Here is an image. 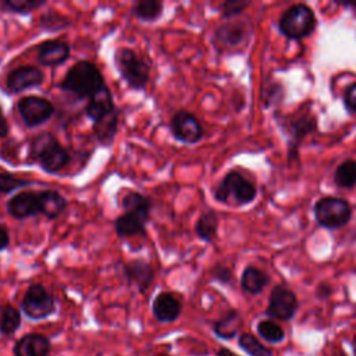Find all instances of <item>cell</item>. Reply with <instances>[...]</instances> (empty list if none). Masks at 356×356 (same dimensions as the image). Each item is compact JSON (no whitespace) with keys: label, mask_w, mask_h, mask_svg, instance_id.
<instances>
[{"label":"cell","mask_w":356,"mask_h":356,"mask_svg":"<svg viewBox=\"0 0 356 356\" xmlns=\"http://www.w3.org/2000/svg\"><path fill=\"white\" fill-rule=\"evenodd\" d=\"M182 312L181 300L168 291L159 292L152 300V313L159 323H174Z\"/></svg>","instance_id":"14"},{"label":"cell","mask_w":356,"mask_h":356,"mask_svg":"<svg viewBox=\"0 0 356 356\" xmlns=\"http://www.w3.org/2000/svg\"><path fill=\"white\" fill-rule=\"evenodd\" d=\"M15 108L21 121L28 128H36L39 125H43L53 117L56 111L54 104L49 99L38 95H28L21 97L17 102Z\"/></svg>","instance_id":"8"},{"label":"cell","mask_w":356,"mask_h":356,"mask_svg":"<svg viewBox=\"0 0 356 356\" xmlns=\"http://www.w3.org/2000/svg\"><path fill=\"white\" fill-rule=\"evenodd\" d=\"M334 182L337 186L345 189L356 186V160H346L341 163L335 170Z\"/></svg>","instance_id":"31"},{"label":"cell","mask_w":356,"mask_h":356,"mask_svg":"<svg viewBox=\"0 0 356 356\" xmlns=\"http://www.w3.org/2000/svg\"><path fill=\"white\" fill-rule=\"evenodd\" d=\"M122 274L129 285H135L140 293H145L154 280V268L142 259H134L122 264Z\"/></svg>","instance_id":"12"},{"label":"cell","mask_w":356,"mask_h":356,"mask_svg":"<svg viewBox=\"0 0 356 356\" xmlns=\"http://www.w3.org/2000/svg\"><path fill=\"white\" fill-rule=\"evenodd\" d=\"M154 356H171V355L167 353V352H159V353H156Z\"/></svg>","instance_id":"41"},{"label":"cell","mask_w":356,"mask_h":356,"mask_svg":"<svg viewBox=\"0 0 356 356\" xmlns=\"http://www.w3.org/2000/svg\"><path fill=\"white\" fill-rule=\"evenodd\" d=\"M106 85L102 71L88 60H79L68 68L58 88L74 95L76 99H89Z\"/></svg>","instance_id":"2"},{"label":"cell","mask_w":356,"mask_h":356,"mask_svg":"<svg viewBox=\"0 0 356 356\" xmlns=\"http://www.w3.org/2000/svg\"><path fill=\"white\" fill-rule=\"evenodd\" d=\"M21 310L13 305H4L0 309V334L4 337L14 335L21 327Z\"/></svg>","instance_id":"28"},{"label":"cell","mask_w":356,"mask_h":356,"mask_svg":"<svg viewBox=\"0 0 356 356\" xmlns=\"http://www.w3.org/2000/svg\"><path fill=\"white\" fill-rule=\"evenodd\" d=\"M6 209H7V213L17 220L35 217L40 214L38 193L32 191H21L14 196H11L10 200H7Z\"/></svg>","instance_id":"15"},{"label":"cell","mask_w":356,"mask_h":356,"mask_svg":"<svg viewBox=\"0 0 356 356\" xmlns=\"http://www.w3.org/2000/svg\"><path fill=\"white\" fill-rule=\"evenodd\" d=\"M39 202V211L49 220L58 218L67 209L68 200L64 195L54 189H43L36 192Z\"/></svg>","instance_id":"18"},{"label":"cell","mask_w":356,"mask_h":356,"mask_svg":"<svg viewBox=\"0 0 356 356\" xmlns=\"http://www.w3.org/2000/svg\"><path fill=\"white\" fill-rule=\"evenodd\" d=\"M114 65L122 81L132 90H145L150 79V64L129 47L114 51Z\"/></svg>","instance_id":"3"},{"label":"cell","mask_w":356,"mask_h":356,"mask_svg":"<svg viewBox=\"0 0 356 356\" xmlns=\"http://www.w3.org/2000/svg\"><path fill=\"white\" fill-rule=\"evenodd\" d=\"M32 184H33L32 181L19 178V177H17L11 172H7V171L0 172V193L1 195L13 193V192H15L18 189H22L25 186H29Z\"/></svg>","instance_id":"34"},{"label":"cell","mask_w":356,"mask_h":356,"mask_svg":"<svg viewBox=\"0 0 356 356\" xmlns=\"http://www.w3.org/2000/svg\"><path fill=\"white\" fill-rule=\"evenodd\" d=\"M335 356H348L345 352H342V350H339V352H337V355Z\"/></svg>","instance_id":"42"},{"label":"cell","mask_w":356,"mask_h":356,"mask_svg":"<svg viewBox=\"0 0 356 356\" xmlns=\"http://www.w3.org/2000/svg\"><path fill=\"white\" fill-rule=\"evenodd\" d=\"M343 103H345V107L352 111V113H356V82L349 85L348 89L345 90V95H343Z\"/></svg>","instance_id":"36"},{"label":"cell","mask_w":356,"mask_h":356,"mask_svg":"<svg viewBox=\"0 0 356 356\" xmlns=\"http://www.w3.org/2000/svg\"><path fill=\"white\" fill-rule=\"evenodd\" d=\"M238 345L249 356H273L271 349L263 345L254 335L250 332H242L238 337Z\"/></svg>","instance_id":"32"},{"label":"cell","mask_w":356,"mask_h":356,"mask_svg":"<svg viewBox=\"0 0 356 356\" xmlns=\"http://www.w3.org/2000/svg\"><path fill=\"white\" fill-rule=\"evenodd\" d=\"M218 229V217L213 210L204 211L199 216L195 222V234L203 242H214L217 238Z\"/></svg>","instance_id":"24"},{"label":"cell","mask_w":356,"mask_h":356,"mask_svg":"<svg viewBox=\"0 0 356 356\" xmlns=\"http://www.w3.org/2000/svg\"><path fill=\"white\" fill-rule=\"evenodd\" d=\"M118 121H120V110L115 108L114 111L108 113L99 121L92 124V131L95 139L102 146H110L115 138L118 131Z\"/></svg>","instance_id":"20"},{"label":"cell","mask_w":356,"mask_h":356,"mask_svg":"<svg viewBox=\"0 0 356 356\" xmlns=\"http://www.w3.org/2000/svg\"><path fill=\"white\" fill-rule=\"evenodd\" d=\"M146 224L143 220H140L136 216L122 213L114 220V231L118 238L127 239V238H136V236H147Z\"/></svg>","instance_id":"21"},{"label":"cell","mask_w":356,"mask_h":356,"mask_svg":"<svg viewBox=\"0 0 356 356\" xmlns=\"http://www.w3.org/2000/svg\"><path fill=\"white\" fill-rule=\"evenodd\" d=\"M267 284H268V277L261 270L252 266L243 270L241 277V286L245 292L252 295L260 293Z\"/></svg>","instance_id":"26"},{"label":"cell","mask_w":356,"mask_h":356,"mask_svg":"<svg viewBox=\"0 0 356 356\" xmlns=\"http://www.w3.org/2000/svg\"><path fill=\"white\" fill-rule=\"evenodd\" d=\"M314 129H316V118L309 114L302 115L300 118L292 122V140H291V149H289L291 157L296 156L299 143L303 140L306 135H309Z\"/></svg>","instance_id":"27"},{"label":"cell","mask_w":356,"mask_h":356,"mask_svg":"<svg viewBox=\"0 0 356 356\" xmlns=\"http://www.w3.org/2000/svg\"><path fill=\"white\" fill-rule=\"evenodd\" d=\"M44 81V72L36 65H21L6 75V90L10 95H18L28 89L38 88Z\"/></svg>","instance_id":"10"},{"label":"cell","mask_w":356,"mask_h":356,"mask_svg":"<svg viewBox=\"0 0 356 356\" xmlns=\"http://www.w3.org/2000/svg\"><path fill=\"white\" fill-rule=\"evenodd\" d=\"M47 4L46 0H3L0 1V8L4 13L28 15Z\"/></svg>","instance_id":"30"},{"label":"cell","mask_w":356,"mask_h":356,"mask_svg":"<svg viewBox=\"0 0 356 356\" xmlns=\"http://www.w3.org/2000/svg\"><path fill=\"white\" fill-rule=\"evenodd\" d=\"M213 278L221 284H229L232 280V271L225 266H216L213 270Z\"/></svg>","instance_id":"37"},{"label":"cell","mask_w":356,"mask_h":356,"mask_svg":"<svg viewBox=\"0 0 356 356\" xmlns=\"http://www.w3.org/2000/svg\"><path fill=\"white\" fill-rule=\"evenodd\" d=\"M124 213L132 214L147 222L152 216V200L138 191H127L121 199Z\"/></svg>","instance_id":"19"},{"label":"cell","mask_w":356,"mask_h":356,"mask_svg":"<svg viewBox=\"0 0 356 356\" xmlns=\"http://www.w3.org/2000/svg\"><path fill=\"white\" fill-rule=\"evenodd\" d=\"M117 108L115 103H114V99H113V93L111 90L108 89L107 83L100 88L92 97H89L86 100V104H85V115L93 122L99 121L100 118H103L104 115H107L108 113L114 111Z\"/></svg>","instance_id":"17"},{"label":"cell","mask_w":356,"mask_h":356,"mask_svg":"<svg viewBox=\"0 0 356 356\" xmlns=\"http://www.w3.org/2000/svg\"><path fill=\"white\" fill-rule=\"evenodd\" d=\"M38 26L42 31L58 32V31H64V29L70 28L71 21L64 14H61L56 10H49V11L42 13V15L39 17V21H38Z\"/></svg>","instance_id":"29"},{"label":"cell","mask_w":356,"mask_h":356,"mask_svg":"<svg viewBox=\"0 0 356 356\" xmlns=\"http://www.w3.org/2000/svg\"><path fill=\"white\" fill-rule=\"evenodd\" d=\"M51 352L50 339L39 332H28L15 341L14 356H49Z\"/></svg>","instance_id":"16"},{"label":"cell","mask_w":356,"mask_h":356,"mask_svg":"<svg viewBox=\"0 0 356 356\" xmlns=\"http://www.w3.org/2000/svg\"><path fill=\"white\" fill-rule=\"evenodd\" d=\"M256 330H257V334L264 341H267L270 343H278V342L284 341V338H285V332H284L282 327L271 318L259 321Z\"/></svg>","instance_id":"33"},{"label":"cell","mask_w":356,"mask_h":356,"mask_svg":"<svg viewBox=\"0 0 356 356\" xmlns=\"http://www.w3.org/2000/svg\"><path fill=\"white\" fill-rule=\"evenodd\" d=\"M245 26L241 21L224 22L214 32V40L220 46H236L245 39Z\"/></svg>","instance_id":"22"},{"label":"cell","mask_w":356,"mask_h":356,"mask_svg":"<svg viewBox=\"0 0 356 356\" xmlns=\"http://www.w3.org/2000/svg\"><path fill=\"white\" fill-rule=\"evenodd\" d=\"M10 134V124L7 121V117L4 115L3 107L0 106V139L7 138Z\"/></svg>","instance_id":"38"},{"label":"cell","mask_w":356,"mask_h":356,"mask_svg":"<svg viewBox=\"0 0 356 356\" xmlns=\"http://www.w3.org/2000/svg\"><path fill=\"white\" fill-rule=\"evenodd\" d=\"M316 15L306 4L291 6L280 18V32L289 39H302L309 36L316 28Z\"/></svg>","instance_id":"5"},{"label":"cell","mask_w":356,"mask_h":356,"mask_svg":"<svg viewBox=\"0 0 356 356\" xmlns=\"http://www.w3.org/2000/svg\"><path fill=\"white\" fill-rule=\"evenodd\" d=\"M28 159L47 174H58L71 161V152L51 132H40L29 142Z\"/></svg>","instance_id":"1"},{"label":"cell","mask_w":356,"mask_h":356,"mask_svg":"<svg viewBox=\"0 0 356 356\" xmlns=\"http://www.w3.org/2000/svg\"><path fill=\"white\" fill-rule=\"evenodd\" d=\"M163 11H164V3L159 0H139L131 8L132 15L139 21H145V22L157 21L163 15Z\"/></svg>","instance_id":"25"},{"label":"cell","mask_w":356,"mask_h":356,"mask_svg":"<svg viewBox=\"0 0 356 356\" xmlns=\"http://www.w3.org/2000/svg\"><path fill=\"white\" fill-rule=\"evenodd\" d=\"M172 138L185 145H196L203 139V127L196 115L186 110H178L170 120Z\"/></svg>","instance_id":"9"},{"label":"cell","mask_w":356,"mask_h":356,"mask_svg":"<svg viewBox=\"0 0 356 356\" xmlns=\"http://www.w3.org/2000/svg\"><path fill=\"white\" fill-rule=\"evenodd\" d=\"M249 6L248 1H241V0H228L221 4V14L224 18H234L239 15L246 7Z\"/></svg>","instance_id":"35"},{"label":"cell","mask_w":356,"mask_h":356,"mask_svg":"<svg viewBox=\"0 0 356 356\" xmlns=\"http://www.w3.org/2000/svg\"><path fill=\"white\" fill-rule=\"evenodd\" d=\"M242 325L241 314L236 310H229L213 323V332L220 339H232L238 335Z\"/></svg>","instance_id":"23"},{"label":"cell","mask_w":356,"mask_h":356,"mask_svg":"<svg viewBox=\"0 0 356 356\" xmlns=\"http://www.w3.org/2000/svg\"><path fill=\"white\" fill-rule=\"evenodd\" d=\"M298 310V299L295 293L281 285L273 288L266 314L273 320L286 321L291 320Z\"/></svg>","instance_id":"11"},{"label":"cell","mask_w":356,"mask_h":356,"mask_svg":"<svg viewBox=\"0 0 356 356\" xmlns=\"http://www.w3.org/2000/svg\"><path fill=\"white\" fill-rule=\"evenodd\" d=\"M22 313L32 321L44 320L57 310V302L51 292L39 282L31 284L21 300Z\"/></svg>","instance_id":"6"},{"label":"cell","mask_w":356,"mask_h":356,"mask_svg":"<svg viewBox=\"0 0 356 356\" xmlns=\"http://www.w3.org/2000/svg\"><path fill=\"white\" fill-rule=\"evenodd\" d=\"M350 204L342 197L325 196L316 202L314 217L320 225L325 228H341L350 220Z\"/></svg>","instance_id":"7"},{"label":"cell","mask_w":356,"mask_h":356,"mask_svg":"<svg viewBox=\"0 0 356 356\" xmlns=\"http://www.w3.org/2000/svg\"><path fill=\"white\" fill-rule=\"evenodd\" d=\"M10 241L11 238H10L8 229L0 224V252L6 250L10 246Z\"/></svg>","instance_id":"39"},{"label":"cell","mask_w":356,"mask_h":356,"mask_svg":"<svg viewBox=\"0 0 356 356\" xmlns=\"http://www.w3.org/2000/svg\"><path fill=\"white\" fill-rule=\"evenodd\" d=\"M71 54V46L61 39L43 40L38 46V61L43 67H58L64 64Z\"/></svg>","instance_id":"13"},{"label":"cell","mask_w":356,"mask_h":356,"mask_svg":"<svg viewBox=\"0 0 356 356\" xmlns=\"http://www.w3.org/2000/svg\"><path fill=\"white\" fill-rule=\"evenodd\" d=\"M217 356H239V355H236V353H234L231 349H228V348H220L218 350H217Z\"/></svg>","instance_id":"40"},{"label":"cell","mask_w":356,"mask_h":356,"mask_svg":"<svg viewBox=\"0 0 356 356\" xmlns=\"http://www.w3.org/2000/svg\"><path fill=\"white\" fill-rule=\"evenodd\" d=\"M256 195L257 189L254 184L238 171H229L225 174L214 189V197L221 203H228L232 199L235 204H248L253 202Z\"/></svg>","instance_id":"4"}]
</instances>
